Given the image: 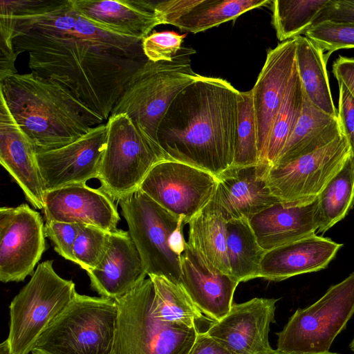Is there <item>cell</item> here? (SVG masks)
Returning <instances> with one entry per match:
<instances>
[{
  "label": "cell",
  "instance_id": "cell-1",
  "mask_svg": "<svg viewBox=\"0 0 354 354\" xmlns=\"http://www.w3.org/2000/svg\"><path fill=\"white\" fill-rule=\"evenodd\" d=\"M240 91L225 80L199 77L174 99L157 141L169 159L216 177L233 165Z\"/></svg>",
  "mask_w": 354,
  "mask_h": 354
},
{
  "label": "cell",
  "instance_id": "cell-2",
  "mask_svg": "<svg viewBox=\"0 0 354 354\" xmlns=\"http://www.w3.org/2000/svg\"><path fill=\"white\" fill-rule=\"evenodd\" d=\"M19 55L28 52L32 72L62 85L104 121L126 84L145 62L126 58L71 37L14 33Z\"/></svg>",
  "mask_w": 354,
  "mask_h": 354
},
{
  "label": "cell",
  "instance_id": "cell-3",
  "mask_svg": "<svg viewBox=\"0 0 354 354\" xmlns=\"http://www.w3.org/2000/svg\"><path fill=\"white\" fill-rule=\"evenodd\" d=\"M0 94L37 153L73 142L104 122L66 88L32 71L1 81Z\"/></svg>",
  "mask_w": 354,
  "mask_h": 354
},
{
  "label": "cell",
  "instance_id": "cell-4",
  "mask_svg": "<svg viewBox=\"0 0 354 354\" xmlns=\"http://www.w3.org/2000/svg\"><path fill=\"white\" fill-rule=\"evenodd\" d=\"M191 48L170 61H146L133 74L111 115L126 114L157 144L161 120L176 95L200 75L192 68ZM110 115V116H111Z\"/></svg>",
  "mask_w": 354,
  "mask_h": 354
},
{
  "label": "cell",
  "instance_id": "cell-5",
  "mask_svg": "<svg viewBox=\"0 0 354 354\" xmlns=\"http://www.w3.org/2000/svg\"><path fill=\"white\" fill-rule=\"evenodd\" d=\"M153 286L146 278L115 299L118 318L111 354H188L201 331L161 321L152 313Z\"/></svg>",
  "mask_w": 354,
  "mask_h": 354
},
{
  "label": "cell",
  "instance_id": "cell-6",
  "mask_svg": "<svg viewBox=\"0 0 354 354\" xmlns=\"http://www.w3.org/2000/svg\"><path fill=\"white\" fill-rule=\"evenodd\" d=\"M118 306L113 299L76 293L38 339L33 354H111Z\"/></svg>",
  "mask_w": 354,
  "mask_h": 354
},
{
  "label": "cell",
  "instance_id": "cell-7",
  "mask_svg": "<svg viewBox=\"0 0 354 354\" xmlns=\"http://www.w3.org/2000/svg\"><path fill=\"white\" fill-rule=\"evenodd\" d=\"M0 3L12 15L14 33L36 32L71 37L126 58L142 59L145 55L142 40L95 26L74 8L71 0H1Z\"/></svg>",
  "mask_w": 354,
  "mask_h": 354
},
{
  "label": "cell",
  "instance_id": "cell-8",
  "mask_svg": "<svg viewBox=\"0 0 354 354\" xmlns=\"http://www.w3.org/2000/svg\"><path fill=\"white\" fill-rule=\"evenodd\" d=\"M53 262L39 263L9 306V333L6 340L12 354L32 353L43 333L77 293L74 282L59 276Z\"/></svg>",
  "mask_w": 354,
  "mask_h": 354
},
{
  "label": "cell",
  "instance_id": "cell-9",
  "mask_svg": "<svg viewBox=\"0 0 354 354\" xmlns=\"http://www.w3.org/2000/svg\"><path fill=\"white\" fill-rule=\"evenodd\" d=\"M106 124L99 188L118 201L138 190L156 163L169 158L159 145L126 114L111 115Z\"/></svg>",
  "mask_w": 354,
  "mask_h": 354
},
{
  "label": "cell",
  "instance_id": "cell-10",
  "mask_svg": "<svg viewBox=\"0 0 354 354\" xmlns=\"http://www.w3.org/2000/svg\"><path fill=\"white\" fill-rule=\"evenodd\" d=\"M353 313L354 272L330 287L312 305L297 309L277 334V350L301 354L328 353Z\"/></svg>",
  "mask_w": 354,
  "mask_h": 354
},
{
  "label": "cell",
  "instance_id": "cell-11",
  "mask_svg": "<svg viewBox=\"0 0 354 354\" xmlns=\"http://www.w3.org/2000/svg\"><path fill=\"white\" fill-rule=\"evenodd\" d=\"M118 202L147 276H162L179 283L180 257L171 250L169 241L180 217L167 212L140 189Z\"/></svg>",
  "mask_w": 354,
  "mask_h": 354
},
{
  "label": "cell",
  "instance_id": "cell-12",
  "mask_svg": "<svg viewBox=\"0 0 354 354\" xmlns=\"http://www.w3.org/2000/svg\"><path fill=\"white\" fill-rule=\"evenodd\" d=\"M351 154L342 133L329 144L310 153L268 166L266 180L272 194L286 205L315 200Z\"/></svg>",
  "mask_w": 354,
  "mask_h": 354
},
{
  "label": "cell",
  "instance_id": "cell-13",
  "mask_svg": "<svg viewBox=\"0 0 354 354\" xmlns=\"http://www.w3.org/2000/svg\"><path fill=\"white\" fill-rule=\"evenodd\" d=\"M217 178L211 173L171 159L156 163L139 189L173 215L189 221L212 199Z\"/></svg>",
  "mask_w": 354,
  "mask_h": 354
},
{
  "label": "cell",
  "instance_id": "cell-14",
  "mask_svg": "<svg viewBox=\"0 0 354 354\" xmlns=\"http://www.w3.org/2000/svg\"><path fill=\"white\" fill-rule=\"evenodd\" d=\"M39 212L26 203L0 208V280L19 282L32 274L46 250Z\"/></svg>",
  "mask_w": 354,
  "mask_h": 354
},
{
  "label": "cell",
  "instance_id": "cell-15",
  "mask_svg": "<svg viewBox=\"0 0 354 354\" xmlns=\"http://www.w3.org/2000/svg\"><path fill=\"white\" fill-rule=\"evenodd\" d=\"M107 127L102 123L60 148L37 153L45 192L97 178L106 142Z\"/></svg>",
  "mask_w": 354,
  "mask_h": 354
},
{
  "label": "cell",
  "instance_id": "cell-16",
  "mask_svg": "<svg viewBox=\"0 0 354 354\" xmlns=\"http://www.w3.org/2000/svg\"><path fill=\"white\" fill-rule=\"evenodd\" d=\"M277 301L255 297L232 304L228 313L205 332L233 354H271L274 350L269 331Z\"/></svg>",
  "mask_w": 354,
  "mask_h": 354
},
{
  "label": "cell",
  "instance_id": "cell-17",
  "mask_svg": "<svg viewBox=\"0 0 354 354\" xmlns=\"http://www.w3.org/2000/svg\"><path fill=\"white\" fill-rule=\"evenodd\" d=\"M268 166L231 167L218 176L215 192L207 204L226 223L250 220L279 203L266 184Z\"/></svg>",
  "mask_w": 354,
  "mask_h": 354
},
{
  "label": "cell",
  "instance_id": "cell-18",
  "mask_svg": "<svg viewBox=\"0 0 354 354\" xmlns=\"http://www.w3.org/2000/svg\"><path fill=\"white\" fill-rule=\"evenodd\" d=\"M295 51V38L281 42L268 50L264 65L252 88L261 165H266L272 122L296 67Z\"/></svg>",
  "mask_w": 354,
  "mask_h": 354
},
{
  "label": "cell",
  "instance_id": "cell-19",
  "mask_svg": "<svg viewBox=\"0 0 354 354\" xmlns=\"http://www.w3.org/2000/svg\"><path fill=\"white\" fill-rule=\"evenodd\" d=\"M114 201L100 188L75 184L46 192L43 210L46 221L92 225L115 232L120 218Z\"/></svg>",
  "mask_w": 354,
  "mask_h": 354
},
{
  "label": "cell",
  "instance_id": "cell-20",
  "mask_svg": "<svg viewBox=\"0 0 354 354\" xmlns=\"http://www.w3.org/2000/svg\"><path fill=\"white\" fill-rule=\"evenodd\" d=\"M0 162L36 209L44 207L45 190L35 147L10 113L0 94Z\"/></svg>",
  "mask_w": 354,
  "mask_h": 354
},
{
  "label": "cell",
  "instance_id": "cell-21",
  "mask_svg": "<svg viewBox=\"0 0 354 354\" xmlns=\"http://www.w3.org/2000/svg\"><path fill=\"white\" fill-rule=\"evenodd\" d=\"M180 268L179 284L200 310L214 322L225 317L239 283L206 261L187 243L180 256Z\"/></svg>",
  "mask_w": 354,
  "mask_h": 354
},
{
  "label": "cell",
  "instance_id": "cell-22",
  "mask_svg": "<svg viewBox=\"0 0 354 354\" xmlns=\"http://www.w3.org/2000/svg\"><path fill=\"white\" fill-rule=\"evenodd\" d=\"M86 272L92 289L113 300L127 295L147 276L129 232L122 230L111 232L103 259Z\"/></svg>",
  "mask_w": 354,
  "mask_h": 354
},
{
  "label": "cell",
  "instance_id": "cell-23",
  "mask_svg": "<svg viewBox=\"0 0 354 354\" xmlns=\"http://www.w3.org/2000/svg\"><path fill=\"white\" fill-rule=\"evenodd\" d=\"M74 8L95 26L140 40L161 24L156 3L147 0H71Z\"/></svg>",
  "mask_w": 354,
  "mask_h": 354
},
{
  "label": "cell",
  "instance_id": "cell-24",
  "mask_svg": "<svg viewBox=\"0 0 354 354\" xmlns=\"http://www.w3.org/2000/svg\"><path fill=\"white\" fill-rule=\"evenodd\" d=\"M271 2L270 0H169L156 3V11L161 24L198 33L234 20L248 11Z\"/></svg>",
  "mask_w": 354,
  "mask_h": 354
},
{
  "label": "cell",
  "instance_id": "cell-25",
  "mask_svg": "<svg viewBox=\"0 0 354 354\" xmlns=\"http://www.w3.org/2000/svg\"><path fill=\"white\" fill-rule=\"evenodd\" d=\"M342 246L314 234L266 251L261 262L259 278L280 281L324 269Z\"/></svg>",
  "mask_w": 354,
  "mask_h": 354
},
{
  "label": "cell",
  "instance_id": "cell-26",
  "mask_svg": "<svg viewBox=\"0 0 354 354\" xmlns=\"http://www.w3.org/2000/svg\"><path fill=\"white\" fill-rule=\"evenodd\" d=\"M317 206V198L297 205L279 202L257 214L249 221L258 243L268 251L316 234Z\"/></svg>",
  "mask_w": 354,
  "mask_h": 354
},
{
  "label": "cell",
  "instance_id": "cell-27",
  "mask_svg": "<svg viewBox=\"0 0 354 354\" xmlns=\"http://www.w3.org/2000/svg\"><path fill=\"white\" fill-rule=\"evenodd\" d=\"M342 133L338 117L319 109L304 93L300 115L276 162L310 153L329 144Z\"/></svg>",
  "mask_w": 354,
  "mask_h": 354
},
{
  "label": "cell",
  "instance_id": "cell-28",
  "mask_svg": "<svg viewBox=\"0 0 354 354\" xmlns=\"http://www.w3.org/2000/svg\"><path fill=\"white\" fill-rule=\"evenodd\" d=\"M296 65L304 93L312 104L338 117L330 88L324 51L305 36L295 37Z\"/></svg>",
  "mask_w": 354,
  "mask_h": 354
},
{
  "label": "cell",
  "instance_id": "cell-29",
  "mask_svg": "<svg viewBox=\"0 0 354 354\" xmlns=\"http://www.w3.org/2000/svg\"><path fill=\"white\" fill-rule=\"evenodd\" d=\"M188 225V245L216 269L230 275L227 255V223L207 205Z\"/></svg>",
  "mask_w": 354,
  "mask_h": 354
},
{
  "label": "cell",
  "instance_id": "cell-30",
  "mask_svg": "<svg viewBox=\"0 0 354 354\" xmlns=\"http://www.w3.org/2000/svg\"><path fill=\"white\" fill-rule=\"evenodd\" d=\"M148 277L153 286L152 313L155 317L165 322L198 328L201 324L210 326L214 322L200 310L179 283L162 276Z\"/></svg>",
  "mask_w": 354,
  "mask_h": 354
},
{
  "label": "cell",
  "instance_id": "cell-31",
  "mask_svg": "<svg viewBox=\"0 0 354 354\" xmlns=\"http://www.w3.org/2000/svg\"><path fill=\"white\" fill-rule=\"evenodd\" d=\"M265 251L258 243L249 220L227 222V255L230 275L239 283L259 278Z\"/></svg>",
  "mask_w": 354,
  "mask_h": 354
},
{
  "label": "cell",
  "instance_id": "cell-32",
  "mask_svg": "<svg viewBox=\"0 0 354 354\" xmlns=\"http://www.w3.org/2000/svg\"><path fill=\"white\" fill-rule=\"evenodd\" d=\"M317 201V232L324 233L344 218L354 204L353 155L327 183Z\"/></svg>",
  "mask_w": 354,
  "mask_h": 354
},
{
  "label": "cell",
  "instance_id": "cell-33",
  "mask_svg": "<svg viewBox=\"0 0 354 354\" xmlns=\"http://www.w3.org/2000/svg\"><path fill=\"white\" fill-rule=\"evenodd\" d=\"M304 97V91L296 65L272 122L266 150V165L270 166L277 160L300 115Z\"/></svg>",
  "mask_w": 354,
  "mask_h": 354
},
{
  "label": "cell",
  "instance_id": "cell-34",
  "mask_svg": "<svg viewBox=\"0 0 354 354\" xmlns=\"http://www.w3.org/2000/svg\"><path fill=\"white\" fill-rule=\"evenodd\" d=\"M329 0L272 1V24L281 41L304 34L315 22Z\"/></svg>",
  "mask_w": 354,
  "mask_h": 354
},
{
  "label": "cell",
  "instance_id": "cell-35",
  "mask_svg": "<svg viewBox=\"0 0 354 354\" xmlns=\"http://www.w3.org/2000/svg\"><path fill=\"white\" fill-rule=\"evenodd\" d=\"M238 111L236 142L232 167L259 165L258 131L252 89L240 91Z\"/></svg>",
  "mask_w": 354,
  "mask_h": 354
},
{
  "label": "cell",
  "instance_id": "cell-36",
  "mask_svg": "<svg viewBox=\"0 0 354 354\" xmlns=\"http://www.w3.org/2000/svg\"><path fill=\"white\" fill-rule=\"evenodd\" d=\"M304 34L324 53L326 51V60L336 50L354 48V21L324 20L314 24Z\"/></svg>",
  "mask_w": 354,
  "mask_h": 354
},
{
  "label": "cell",
  "instance_id": "cell-37",
  "mask_svg": "<svg viewBox=\"0 0 354 354\" xmlns=\"http://www.w3.org/2000/svg\"><path fill=\"white\" fill-rule=\"evenodd\" d=\"M111 232L87 225H81L73 248L74 263L88 271L103 259Z\"/></svg>",
  "mask_w": 354,
  "mask_h": 354
},
{
  "label": "cell",
  "instance_id": "cell-38",
  "mask_svg": "<svg viewBox=\"0 0 354 354\" xmlns=\"http://www.w3.org/2000/svg\"><path fill=\"white\" fill-rule=\"evenodd\" d=\"M185 37L174 31L153 32L142 41L143 53L152 62L170 61L182 49Z\"/></svg>",
  "mask_w": 354,
  "mask_h": 354
},
{
  "label": "cell",
  "instance_id": "cell-39",
  "mask_svg": "<svg viewBox=\"0 0 354 354\" xmlns=\"http://www.w3.org/2000/svg\"><path fill=\"white\" fill-rule=\"evenodd\" d=\"M14 22L9 10L0 3V81L17 73V57L13 46Z\"/></svg>",
  "mask_w": 354,
  "mask_h": 354
},
{
  "label": "cell",
  "instance_id": "cell-40",
  "mask_svg": "<svg viewBox=\"0 0 354 354\" xmlns=\"http://www.w3.org/2000/svg\"><path fill=\"white\" fill-rule=\"evenodd\" d=\"M82 224L55 221H46V236L50 239L55 250L66 260L74 262L73 248Z\"/></svg>",
  "mask_w": 354,
  "mask_h": 354
},
{
  "label": "cell",
  "instance_id": "cell-41",
  "mask_svg": "<svg viewBox=\"0 0 354 354\" xmlns=\"http://www.w3.org/2000/svg\"><path fill=\"white\" fill-rule=\"evenodd\" d=\"M339 85L338 119L342 133L349 144L351 154L354 156V96L341 81Z\"/></svg>",
  "mask_w": 354,
  "mask_h": 354
},
{
  "label": "cell",
  "instance_id": "cell-42",
  "mask_svg": "<svg viewBox=\"0 0 354 354\" xmlns=\"http://www.w3.org/2000/svg\"><path fill=\"white\" fill-rule=\"evenodd\" d=\"M324 20L354 21V0H329L314 24Z\"/></svg>",
  "mask_w": 354,
  "mask_h": 354
},
{
  "label": "cell",
  "instance_id": "cell-43",
  "mask_svg": "<svg viewBox=\"0 0 354 354\" xmlns=\"http://www.w3.org/2000/svg\"><path fill=\"white\" fill-rule=\"evenodd\" d=\"M333 73L342 82L354 96V58L339 56L333 64Z\"/></svg>",
  "mask_w": 354,
  "mask_h": 354
},
{
  "label": "cell",
  "instance_id": "cell-44",
  "mask_svg": "<svg viewBox=\"0 0 354 354\" xmlns=\"http://www.w3.org/2000/svg\"><path fill=\"white\" fill-rule=\"evenodd\" d=\"M188 354H233L207 333H199L195 343Z\"/></svg>",
  "mask_w": 354,
  "mask_h": 354
},
{
  "label": "cell",
  "instance_id": "cell-45",
  "mask_svg": "<svg viewBox=\"0 0 354 354\" xmlns=\"http://www.w3.org/2000/svg\"><path fill=\"white\" fill-rule=\"evenodd\" d=\"M185 218L180 216L178 223L176 229L171 233L169 237V246L171 250L178 257H180L184 252L187 242H185L183 236V227L185 224Z\"/></svg>",
  "mask_w": 354,
  "mask_h": 354
},
{
  "label": "cell",
  "instance_id": "cell-46",
  "mask_svg": "<svg viewBox=\"0 0 354 354\" xmlns=\"http://www.w3.org/2000/svg\"><path fill=\"white\" fill-rule=\"evenodd\" d=\"M0 354H12L6 340L3 341L0 345Z\"/></svg>",
  "mask_w": 354,
  "mask_h": 354
},
{
  "label": "cell",
  "instance_id": "cell-47",
  "mask_svg": "<svg viewBox=\"0 0 354 354\" xmlns=\"http://www.w3.org/2000/svg\"><path fill=\"white\" fill-rule=\"evenodd\" d=\"M271 354H301V353H284V352L279 351L276 349ZM321 354H339V353L328 352L326 353H321Z\"/></svg>",
  "mask_w": 354,
  "mask_h": 354
},
{
  "label": "cell",
  "instance_id": "cell-48",
  "mask_svg": "<svg viewBox=\"0 0 354 354\" xmlns=\"http://www.w3.org/2000/svg\"><path fill=\"white\" fill-rule=\"evenodd\" d=\"M349 346H350V348L351 349V351L354 352V337H353V339L351 341Z\"/></svg>",
  "mask_w": 354,
  "mask_h": 354
}]
</instances>
